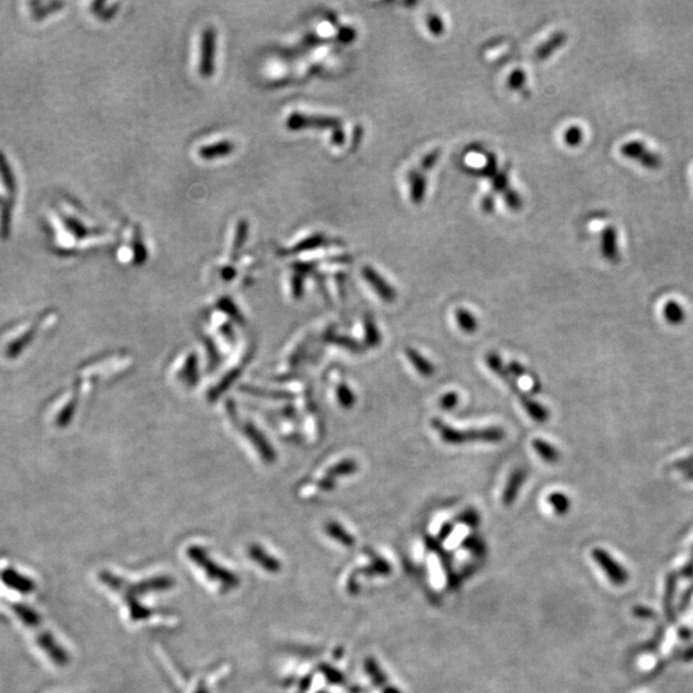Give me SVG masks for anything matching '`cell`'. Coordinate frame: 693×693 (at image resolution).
<instances>
[{"label": "cell", "instance_id": "20", "mask_svg": "<svg viewBox=\"0 0 693 693\" xmlns=\"http://www.w3.org/2000/svg\"><path fill=\"white\" fill-rule=\"evenodd\" d=\"M359 470V463L354 460H344L330 469L332 476H348Z\"/></svg>", "mask_w": 693, "mask_h": 693}, {"label": "cell", "instance_id": "32", "mask_svg": "<svg viewBox=\"0 0 693 693\" xmlns=\"http://www.w3.org/2000/svg\"><path fill=\"white\" fill-rule=\"evenodd\" d=\"M634 614H636V616H637V618L650 619V618H652L654 611L651 610V609H648L646 606H638V607L634 609Z\"/></svg>", "mask_w": 693, "mask_h": 693}, {"label": "cell", "instance_id": "37", "mask_svg": "<svg viewBox=\"0 0 693 693\" xmlns=\"http://www.w3.org/2000/svg\"><path fill=\"white\" fill-rule=\"evenodd\" d=\"M681 659L684 660V661H693V646L690 647V648H687V650H684L683 652H682V656H681Z\"/></svg>", "mask_w": 693, "mask_h": 693}, {"label": "cell", "instance_id": "17", "mask_svg": "<svg viewBox=\"0 0 693 693\" xmlns=\"http://www.w3.org/2000/svg\"><path fill=\"white\" fill-rule=\"evenodd\" d=\"M664 316H665L667 323L679 325V323H683L684 319H685V311L679 303H676L674 301H670L664 307Z\"/></svg>", "mask_w": 693, "mask_h": 693}, {"label": "cell", "instance_id": "36", "mask_svg": "<svg viewBox=\"0 0 693 693\" xmlns=\"http://www.w3.org/2000/svg\"><path fill=\"white\" fill-rule=\"evenodd\" d=\"M481 205H483V210H484L485 212H492V211H493V208H494V201H493L492 195L485 197V198L483 199V202H481Z\"/></svg>", "mask_w": 693, "mask_h": 693}, {"label": "cell", "instance_id": "16", "mask_svg": "<svg viewBox=\"0 0 693 693\" xmlns=\"http://www.w3.org/2000/svg\"><path fill=\"white\" fill-rule=\"evenodd\" d=\"M232 149H234V145L231 143L222 141V143H217L214 145H208V147L201 149L199 156L205 158V159H212V158L222 157V156L229 154L230 152H232Z\"/></svg>", "mask_w": 693, "mask_h": 693}, {"label": "cell", "instance_id": "21", "mask_svg": "<svg viewBox=\"0 0 693 693\" xmlns=\"http://www.w3.org/2000/svg\"><path fill=\"white\" fill-rule=\"evenodd\" d=\"M337 396L341 405L345 408H351L356 403V396L347 384H339L337 389Z\"/></svg>", "mask_w": 693, "mask_h": 693}, {"label": "cell", "instance_id": "1", "mask_svg": "<svg viewBox=\"0 0 693 693\" xmlns=\"http://www.w3.org/2000/svg\"><path fill=\"white\" fill-rule=\"evenodd\" d=\"M592 556L594 561L599 564L602 572L607 576L614 585H624L629 581V574L623 565L618 563L607 551L596 548L593 550Z\"/></svg>", "mask_w": 693, "mask_h": 693}, {"label": "cell", "instance_id": "29", "mask_svg": "<svg viewBox=\"0 0 693 693\" xmlns=\"http://www.w3.org/2000/svg\"><path fill=\"white\" fill-rule=\"evenodd\" d=\"M508 179L506 172L497 174L493 180V189L496 192H503L508 188Z\"/></svg>", "mask_w": 693, "mask_h": 693}, {"label": "cell", "instance_id": "26", "mask_svg": "<svg viewBox=\"0 0 693 693\" xmlns=\"http://www.w3.org/2000/svg\"><path fill=\"white\" fill-rule=\"evenodd\" d=\"M460 520H461L463 524L466 525H470V527H476L479 524V515L476 511L474 510H466L465 512H462L461 516H460Z\"/></svg>", "mask_w": 693, "mask_h": 693}, {"label": "cell", "instance_id": "6", "mask_svg": "<svg viewBox=\"0 0 693 693\" xmlns=\"http://www.w3.org/2000/svg\"><path fill=\"white\" fill-rule=\"evenodd\" d=\"M466 443L481 442V443H499L505 439V430L497 426L481 428V429H469L465 430Z\"/></svg>", "mask_w": 693, "mask_h": 693}, {"label": "cell", "instance_id": "27", "mask_svg": "<svg viewBox=\"0 0 693 693\" xmlns=\"http://www.w3.org/2000/svg\"><path fill=\"white\" fill-rule=\"evenodd\" d=\"M505 198H506V203L508 204V207H510L511 210L518 211V210L521 208V204H523V202H521L520 197H519V195L516 194L514 190H508V192H506V195H505Z\"/></svg>", "mask_w": 693, "mask_h": 693}, {"label": "cell", "instance_id": "19", "mask_svg": "<svg viewBox=\"0 0 693 693\" xmlns=\"http://www.w3.org/2000/svg\"><path fill=\"white\" fill-rule=\"evenodd\" d=\"M411 198L415 203H420L425 194L426 181L421 174L411 176Z\"/></svg>", "mask_w": 693, "mask_h": 693}, {"label": "cell", "instance_id": "12", "mask_svg": "<svg viewBox=\"0 0 693 693\" xmlns=\"http://www.w3.org/2000/svg\"><path fill=\"white\" fill-rule=\"evenodd\" d=\"M533 448L536 450V452L545 460L547 463H556L561 459V454L559 452V450L548 442H545V439H539V438H536L533 441Z\"/></svg>", "mask_w": 693, "mask_h": 693}, {"label": "cell", "instance_id": "3", "mask_svg": "<svg viewBox=\"0 0 693 693\" xmlns=\"http://www.w3.org/2000/svg\"><path fill=\"white\" fill-rule=\"evenodd\" d=\"M362 277L369 283L370 287L372 288L378 293V296L384 302L392 303V302L396 301L397 292L392 288V285L389 284L388 281L384 277L380 275L376 270H374L371 266H365V268H362Z\"/></svg>", "mask_w": 693, "mask_h": 693}, {"label": "cell", "instance_id": "2", "mask_svg": "<svg viewBox=\"0 0 693 693\" xmlns=\"http://www.w3.org/2000/svg\"><path fill=\"white\" fill-rule=\"evenodd\" d=\"M620 150L623 156L638 161L642 166L650 170H657L661 166V158L656 153L648 150L646 145L641 141H628Z\"/></svg>", "mask_w": 693, "mask_h": 693}, {"label": "cell", "instance_id": "39", "mask_svg": "<svg viewBox=\"0 0 693 693\" xmlns=\"http://www.w3.org/2000/svg\"><path fill=\"white\" fill-rule=\"evenodd\" d=\"M684 475H685V478H687V479L693 481V469H690L688 472H684Z\"/></svg>", "mask_w": 693, "mask_h": 693}, {"label": "cell", "instance_id": "8", "mask_svg": "<svg viewBox=\"0 0 693 693\" xmlns=\"http://www.w3.org/2000/svg\"><path fill=\"white\" fill-rule=\"evenodd\" d=\"M432 426L438 432V434L442 438L444 443L452 444V445H461V444L466 443L465 430H460V429L448 425V424L443 423L441 419H436V417L432 420Z\"/></svg>", "mask_w": 693, "mask_h": 693}, {"label": "cell", "instance_id": "11", "mask_svg": "<svg viewBox=\"0 0 693 693\" xmlns=\"http://www.w3.org/2000/svg\"><path fill=\"white\" fill-rule=\"evenodd\" d=\"M676 591V578L674 574H669L666 579L665 592H664V610L669 621H675L674 596Z\"/></svg>", "mask_w": 693, "mask_h": 693}, {"label": "cell", "instance_id": "14", "mask_svg": "<svg viewBox=\"0 0 693 693\" xmlns=\"http://www.w3.org/2000/svg\"><path fill=\"white\" fill-rule=\"evenodd\" d=\"M363 335H365V344L368 347H378L381 343V334L378 329V325L370 314H366L363 319Z\"/></svg>", "mask_w": 693, "mask_h": 693}, {"label": "cell", "instance_id": "38", "mask_svg": "<svg viewBox=\"0 0 693 693\" xmlns=\"http://www.w3.org/2000/svg\"><path fill=\"white\" fill-rule=\"evenodd\" d=\"M451 530H452V525H451V524H445V525H444V527L442 528V530H441V536H450Z\"/></svg>", "mask_w": 693, "mask_h": 693}, {"label": "cell", "instance_id": "30", "mask_svg": "<svg viewBox=\"0 0 693 693\" xmlns=\"http://www.w3.org/2000/svg\"><path fill=\"white\" fill-rule=\"evenodd\" d=\"M439 156H441V154H439V150H434V152L429 153V154H428V156L423 159V162H421V168H423V171H428V170H430L432 167L434 166L435 162L438 161Z\"/></svg>", "mask_w": 693, "mask_h": 693}, {"label": "cell", "instance_id": "15", "mask_svg": "<svg viewBox=\"0 0 693 693\" xmlns=\"http://www.w3.org/2000/svg\"><path fill=\"white\" fill-rule=\"evenodd\" d=\"M566 41V34L564 32H556L551 39H548L543 46H539L536 50V58L538 59H545L554 53L556 49L563 46Z\"/></svg>", "mask_w": 693, "mask_h": 693}, {"label": "cell", "instance_id": "18", "mask_svg": "<svg viewBox=\"0 0 693 693\" xmlns=\"http://www.w3.org/2000/svg\"><path fill=\"white\" fill-rule=\"evenodd\" d=\"M548 503L554 508V512L557 515H565L572 506V502L568 496H565L561 492H554L552 494L548 496Z\"/></svg>", "mask_w": 693, "mask_h": 693}, {"label": "cell", "instance_id": "23", "mask_svg": "<svg viewBox=\"0 0 693 693\" xmlns=\"http://www.w3.org/2000/svg\"><path fill=\"white\" fill-rule=\"evenodd\" d=\"M460 402V396L456 393V392H450V393H445L444 396L441 397V401H439V405L443 408V410H453L454 407L459 405Z\"/></svg>", "mask_w": 693, "mask_h": 693}, {"label": "cell", "instance_id": "7", "mask_svg": "<svg viewBox=\"0 0 693 693\" xmlns=\"http://www.w3.org/2000/svg\"><path fill=\"white\" fill-rule=\"evenodd\" d=\"M525 479H527V472L524 469H516L511 472V475L508 476L506 487L503 490V494H502V501L506 506L514 503V501L519 496V492L525 483Z\"/></svg>", "mask_w": 693, "mask_h": 693}, {"label": "cell", "instance_id": "28", "mask_svg": "<svg viewBox=\"0 0 693 693\" xmlns=\"http://www.w3.org/2000/svg\"><path fill=\"white\" fill-rule=\"evenodd\" d=\"M337 343H338V344H341V345L347 347L348 350H351V351L353 352L363 351V350H362L361 343L357 342V341H354V339H351V338H343V337H339V338L337 339Z\"/></svg>", "mask_w": 693, "mask_h": 693}, {"label": "cell", "instance_id": "10", "mask_svg": "<svg viewBox=\"0 0 693 693\" xmlns=\"http://www.w3.org/2000/svg\"><path fill=\"white\" fill-rule=\"evenodd\" d=\"M616 230L614 228H607L602 232V241H601V250L605 259L616 262L619 259V250H618V241H616Z\"/></svg>", "mask_w": 693, "mask_h": 693}, {"label": "cell", "instance_id": "31", "mask_svg": "<svg viewBox=\"0 0 693 693\" xmlns=\"http://www.w3.org/2000/svg\"><path fill=\"white\" fill-rule=\"evenodd\" d=\"M323 241V237H320V235H316V237H312V238L307 239V241H303V243H301V244L298 245V247H299L298 250H312V248H316L317 245H320V244H321Z\"/></svg>", "mask_w": 693, "mask_h": 693}, {"label": "cell", "instance_id": "33", "mask_svg": "<svg viewBox=\"0 0 693 693\" xmlns=\"http://www.w3.org/2000/svg\"><path fill=\"white\" fill-rule=\"evenodd\" d=\"M332 533L338 536V538H339L341 541H343L344 543H351L352 542L351 536H348V534H347L343 529H341L339 527H337V525H333V527H332Z\"/></svg>", "mask_w": 693, "mask_h": 693}, {"label": "cell", "instance_id": "9", "mask_svg": "<svg viewBox=\"0 0 693 693\" xmlns=\"http://www.w3.org/2000/svg\"><path fill=\"white\" fill-rule=\"evenodd\" d=\"M405 353H406L407 359L410 361V363L414 366V369L423 376H433L435 372L434 365L428 360L426 357H424L420 352L412 348V347H407L405 350Z\"/></svg>", "mask_w": 693, "mask_h": 693}, {"label": "cell", "instance_id": "13", "mask_svg": "<svg viewBox=\"0 0 693 693\" xmlns=\"http://www.w3.org/2000/svg\"><path fill=\"white\" fill-rule=\"evenodd\" d=\"M454 317H456V323H459V326L463 333L474 334L479 328V323H478L476 317L469 310H465V308L456 310Z\"/></svg>", "mask_w": 693, "mask_h": 693}, {"label": "cell", "instance_id": "35", "mask_svg": "<svg viewBox=\"0 0 693 693\" xmlns=\"http://www.w3.org/2000/svg\"><path fill=\"white\" fill-rule=\"evenodd\" d=\"M692 594H693V584L692 585H691V587H690V588H688V590H687V591H685V593H684L683 594V597H682V601H681V606H679V607H681L682 610H685V609L688 607V605H690V602H691V597H692Z\"/></svg>", "mask_w": 693, "mask_h": 693}, {"label": "cell", "instance_id": "34", "mask_svg": "<svg viewBox=\"0 0 693 693\" xmlns=\"http://www.w3.org/2000/svg\"><path fill=\"white\" fill-rule=\"evenodd\" d=\"M682 575L684 578H692L693 576V548L690 560L685 563L683 569H682Z\"/></svg>", "mask_w": 693, "mask_h": 693}, {"label": "cell", "instance_id": "4", "mask_svg": "<svg viewBox=\"0 0 693 693\" xmlns=\"http://www.w3.org/2000/svg\"><path fill=\"white\" fill-rule=\"evenodd\" d=\"M289 129H307V128H316V129H341V122L333 117H321V116H302V114H294L288 121Z\"/></svg>", "mask_w": 693, "mask_h": 693}, {"label": "cell", "instance_id": "22", "mask_svg": "<svg viewBox=\"0 0 693 693\" xmlns=\"http://www.w3.org/2000/svg\"><path fill=\"white\" fill-rule=\"evenodd\" d=\"M583 140V130L578 126H573L570 129L566 130L565 132V141L570 147H576Z\"/></svg>", "mask_w": 693, "mask_h": 693}, {"label": "cell", "instance_id": "25", "mask_svg": "<svg viewBox=\"0 0 693 693\" xmlns=\"http://www.w3.org/2000/svg\"><path fill=\"white\" fill-rule=\"evenodd\" d=\"M428 26L430 28V31L434 35H436V37H439V35L443 34V22H442V19H439V16H436V14H432L429 17V19H428Z\"/></svg>", "mask_w": 693, "mask_h": 693}, {"label": "cell", "instance_id": "24", "mask_svg": "<svg viewBox=\"0 0 693 693\" xmlns=\"http://www.w3.org/2000/svg\"><path fill=\"white\" fill-rule=\"evenodd\" d=\"M525 83V74L521 71V70H516L514 71L511 76H510V80H508V85L512 90H518V89H521L523 85Z\"/></svg>", "mask_w": 693, "mask_h": 693}, {"label": "cell", "instance_id": "5", "mask_svg": "<svg viewBox=\"0 0 693 693\" xmlns=\"http://www.w3.org/2000/svg\"><path fill=\"white\" fill-rule=\"evenodd\" d=\"M216 50V35L213 28H207L204 31L202 40V61H201V74L204 77L211 76L213 72V59Z\"/></svg>", "mask_w": 693, "mask_h": 693}]
</instances>
